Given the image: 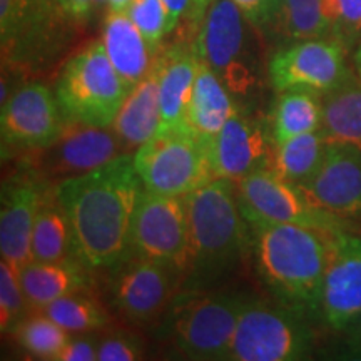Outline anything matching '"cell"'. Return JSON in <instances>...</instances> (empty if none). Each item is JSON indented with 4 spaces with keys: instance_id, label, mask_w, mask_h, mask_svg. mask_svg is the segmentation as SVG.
Listing matches in <instances>:
<instances>
[{
    "instance_id": "ffe728a7",
    "label": "cell",
    "mask_w": 361,
    "mask_h": 361,
    "mask_svg": "<svg viewBox=\"0 0 361 361\" xmlns=\"http://www.w3.org/2000/svg\"><path fill=\"white\" fill-rule=\"evenodd\" d=\"M101 40L107 57L129 90L152 71L161 52V49L147 42L126 12H107Z\"/></svg>"
},
{
    "instance_id": "603a6c76",
    "label": "cell",
    "mask_w": 361,
    "mask_h": 361,
    "mask_svg": "<svg viewBox=\"0 0 361 361\" xmlns=\"http://www.w3.org/2000/svg\"><path fill=\"white\" fill-rule=\"evenodd\" d=\"M197 74L188 107V124L194 134L209 141L239 111V104L206 62L197 59Z\"/></svg>"
},
{
    "instance_id": "8d00e7d4",
    "label": "cell",
    "mask_w": 361,
    "mask_h": 361,
    "mask_svg": "<svg viewBox=\"0 0 361 361\" xmlns=\"http://www.w3.org/2000/svg\"><path fill=\"white\" fill-rule=\"evenodd\" d=\"M164 4L169 12L171 32H174L179 25H186L188 32L197 34L206 17L200 6V0H164Z\"/></svg>"
},
{
    "instance_id": "3957f363",
    "label": "cell",
    "mask_w": 361,
    "mask_h": 361,
    "mask_svg": "<svg viewBox=\"0 0 361 361\" xmlns=\"http://www.w3.org/2000/svg\"><path fill=\"white\" fill-rule=\"evenodd\" d=\"M189 268L184 288H204L231 273L252 251V231L231 179L216 178L186 196Z\"/></svg>"
},
{
    "instance_id": "f1b7e54d",
    "label": "cell",
    "mask_w": 361,
    "mask_h": 361,
    "mask_svg": "<svg viewBox=\"0 0 361 361\" xmlns=\"http://www.w3.org/2000/svg\"><path fill=\"white\" fill-rule=\"evenodd\" d=\"M40 311L69 333L94 331L109 323L106 310L85 291L59 298Z\"/></svg>"
},
{
    "instance_id": "ba28073f",
    "label": "cell",
    "mask_w": 361,
    "mask_h": 361,
    "mask_svg": "<svg viewBox=\"0 0 361 361\" xmlns=\"http://www.w3.org/2000/svg\"><path fill=\"white\" fill-rule=\"evenodd\" d=\"M308 316L283 306L251 300L239 318L231 361H298L313 350V331Z\"/></svg>"
},
{
    "instance_id": "44dd1931",
    "label": "cell",
    "mask_w": 361,
    "mask_h": 361,
    "mask_svg": "<svg viewBox=\"0 0 361 361\" xmlns=\"http://www.w3.org/2000/svg\"><path fill=\"white\" fill-rule=\"evenodd\" d=\"M159 126V67L156 61L152 71L130 90L111 128L116 130L126 149L130 152L133 149L137 151L142 144L154 137Z\"/></svg>"
},
{
    "instance_id": "52a82bcc",
    "label": "cell",
    "mask_w": 361,
    "mask_h": 361,
    "mask_svg": "<svg viewBox=\"0 0 361 361\" xmlns=\"http://www.w3.org/2000/svg\"><path fill=\"white\" fill-rule=\"evenodd\" d=\"M134 162L144 189L162 196L186 197L216 179L209 141L192 130L157 133L135 151Z\"/></svg>"
},
{
    "instance_id": "e0dca14e",
    "label": "cell",
    "mask_w": 361,
    "mask_h": 361,
    "mask_svg": "<svg viewBox=\"0 0 361 361\" xmlns=\"http://www.w3.org/2000/svg\"><path fill=\"white\" fill-rule=\"evenodd\" d=\"M300 188L328 213L341 219H360L361 149L351 144L329 142L319 168Z\"/></svg>"
},
{
    "instance_id": "ac0fdd59",
    "label": "cell",
    "mask_w": 361,
    "mask_h": 361,
    "mask_svg": "<svg viewBox=\"0 0 361 361\" xmlns=\"http://www.w3.org/2000/svg\"><path fill=\"white\" fill-rule=\"evenodd\" d=\"M47 180L35 176H19L2 188L0 206V252L19 271L32 261V233L42 202L47 196Z\"/></svg>"
},
{
    "instance_id": "ab89813d",
    "label": "cell",
    "mask_w": 361,
    "mask_h": 361,
    "mask_svg": "<svg viewBox=\"0 0 361 361\" xmlns=\"http://www.w3.org/2000/svg\"><path fill=\"white\" fill-rule=\"evenodd\" d=\"M92 8H96L94 7V0H64V13L72 17V19H87Z\"/></svg>"
},
{
    "instance_id": "836d02e7",
    "label": "cell",
    "mask_w": 361,
    "mask_h": 361,
    "mask_svg": "<svg viewBox=\"0 0 361 361\" xmlns=\"http://www.w3.org/2000/svg\"><path fill=\"white\" fill-rule=\"evenodd\" d=\"M331 35L346 49L361 40V0H324Z\"/></svg>"
},
{
    "instance_id": "e575fe53",
    "label": "cell",
    "mask_w": 361,
    "mask_h": 361,
    "mask_svg": "<svg viewBox=\"0 0 361 361\" xmlns=\"http://www.w3.org/2000/svg\"><path fill=\"white\" fill-rule=\"evenodd\" d=\"M142 356V343L128 333H112L97 346V361H135Z\"/></svg>"
},
{
    "instance_id": "83f0119b",
    "label": "cell",
    "mask_w": 361,
    "mask_h": 361,
    "mask_svg": "<svg viewBox=\"0 0 361 361\" xmlns=\"http://www.w3.org/2000/svg\"><path fill=\"white\" fill-rule=\"evenodd\" d=\"M274 30L290 42L329 37L324 0H279Z\"/></svg>"
},
{
    "instance_id": "5b68a950",
    "label": "cell",
    "mask_w": 361,
    "mask_h": 361,
    "mask_svg": "<svg viewBox=\"0 0 361 361\" xmlns=\"http://www.w3.org/2000/svg\"><path fill=\"white\" fill-rule=\"evenodd\" d=\"M252 27L233 0H214L194 37L197 59L216 72L236 102L261 89V61Z\"/></svg>"
},
{
    "instance_id": "30bf717a",
    "label": "cell",
    "mask_w": 361,
    "mask_h": 361,
    "mask_svg": "<svg viewBox=\"0 0 361 361\" xmlns=\"http://www.w3.org/2000/svg\"><path fill=\"white\" fill-rule=\"evenodd\" d=\"M111 279V303L129 322L144 324L164 316L184 288L186 271L156 259L128 255L116 264Z\"/></svg>"
},
{
    "instance_id": "7402d4cb",
    "label": "cell",
    "mask_w": 361,
    "mask_h": 361,
    "mask_svg": "<svg viewBox=\"0 0 361 361\" xmlns=\"http://www.w3.org/2000/svg\"><path fill=\"white\" fill-rule=\"evenodd\" d=\"M87 269L75 258L56 263L32 259L19 269V279L29 305L34 310H42L59 298L87 291L90 284Z\"/></svg>"
},
{
    "instance_id": "8992f818",
    "label": "cell",
    "mask_w": 361,
    "mask_h": 361,
    "mask_svg": "<svg viewBox=\"0 0 361 361\" xmlns=\"http://www.w3.org/2000/svg\"><path fill=\"white\" fill-rule=\"evenodd\" d=\"M130 90L107 57L102 40L75 54L56 84V99L66 124L109 128Z\"/></svg>"
},
{
    "instance_id": "9a60e30c",
    "label": "cell",
    "mask_w": 361,
    "mask_h": 361,
    "mask_svg": "<svg viewBox=\"0 0 361 361\" xmlns=\"http://www.w3.org/2000/svg\"><path fill=\"white\" fill-rule=\"evenodd\" d=\"M361 314V236L335 233L319 303V318L329 329L345 333Z\"/></svg>"
},
{
    "instance_id": "60d3db41",
    "label": "cell",
    "mask_w": 361,
    "mask_h": 361,
    "mask_svg": "<svg viewBox=\"0 0 361 361\" xmlns=\"http://www.w3.org/2000/svg\"><path fill=\"white\" fill-rule=\"evenodd\" d=\"M130 0H107V11L124 12L128 8Z\"/></svg>"
},
{
    "instance_id": "7c38bea8",
    "label": "cell",
    "mask_w": 361,
    "mask_h": 361,
    "mask_svg": "<svg viewBox=\"0 0 361 361\" xmlns=\"http://www.w3.org/2000/svg\"><path fill=\"white\" fill-rule=\"evenodd\" d=\"M129 255L189 268L186 197L162 196L144 189L135 207Z\"/></svg>"
},
{
    "instance_id": "277c9868",
    "label": "cell",
    "mask_w": 361,
    "mask_h": 361,
    "mask_svg": "<svg viewBox=\"0 0 361 361\" xmlns=\"http://www.w3.org/2000/svg\"><path fill=\"white\" fill-rule=\"evenodd\" d=\"M251 301L243 293L179 291L164 313L161 333L191 360H226L239 318Z\"/></svg>"
},
{
    "instance_id": "cb8c5ba5",
    "label": "cell",
    "mask_w": 361,
    "mask_h": 361,
    "mask_svg": "<svg viewBox=\"0 0 361 361\" xmlns=\"http://www.w3.org/2000/svg\"><path fill=\"white\" fill-rule=\"evenodd\" d=\"M322 130L329 142L361 149V74L351 71L340 87L323 96Z\"/></svg>"
},
{
    "instance_id": "74e56055",
    "label": "cell",
    "mask_w": 361,
    "mask_h": 361,
    "mask_svg": "<svg viewBox=\"0 0 361 361\" xmlns=\"http://www.w3.org/2000/svg\"><path fill=\"white\" fill-rule=\"evenodd\" d=\"M99 341L92 336H75L67 341V345L57 355L56 361H96Z\"/></svg>"
},
{
    "instance_id": "b9f144b4",
    "label": "cell",
    "mask_w": 361,
    "mask_h": 361,
    "mask_svg": "<svg viewBox=\"0 0 361 361\" xmlns=\"http://www.w3.org/2000/svg\"><path fill=\"white\" fill-rule=\"evenodd\" d=\"M51 2L56 6L57 8H61L62 12H64V0H51Z\"/></svg>"
},
{
    "instance_id": "d6a6232c",
    "label": "cell",
    "mask_w": 361,
    "mask_h": 361,
    "mask_svg": "<svg viewBox=\"0 0 361 361\" xmlns=\"http://www.w3.org/2000/svg\"><path fill=\"white\" fill-rule=\"evenodd\" d=\"M134 25L152 47L161 49V42L169 30V12L164 0H130L124 11Z\"/></svg>"
},
{
    "instance_id": "4316f807",
    "label": "cell",
    "mask_w": 361,
    "mask_h": 361,
    "mask_svg": "<svg viewBox=\"0 0 361 361\" xmlns=\"http://www.w3.org/2000/svg\"><path fill=\"white\" fill-rule=\"evenodd\" d=\"M328 147L329 141L322 129L301 134L276 146L271 169L279 178L300 186L316 173Z\"/></svg>"
},
{
    "instance_id": "7a4b0ae2",
    "label": "cell",
    "mask_w": 361,
    "mask_h": 361,
    "mask_svg": "<svg viewBox=\"0 0 361 361\" xmlns=\"http://www.w3.org/2000/svg\"><path fill=\"white\" fill-rule=\"evenodd\" d=\"M251 231L256 273L276 303L319 318L333 234L296 224H258Z\"/></svg>"
},
{
    "instance_id": "f35d334b",
    "label": "cell",
    "mask_w": 361,
    "mask_h": 361,
    "mask_svg": "<svg viewBox=\"0 0 361 361\" xmlns=\"http://www.w3.org/2000/svg\"><path fill=\"white\" fill-rule=\"evenodd\" d=\"M345 355L348 358L361 360V314L345 331Z\"/></svg>"
},
{
    "instance_id": "f546056e",
    "label": "cell",
    "mask_w": 361,
    "mask_h": 361,
    "mask_svg": "<svg viewBox=\"0 0 361 361\" xmlns=\"http://www.w3.org/2000/svg\"><path fill=\"white\" fill-rule=\"evenodd\" d=\"M12 335L17 338V343L39 360L56 361L57 355L71 340V333L45 316L40 314L25 316L22 322L13 328Z\"/></svg>"
},
{
    "instance_id": "8fae6325",
    "label": "cell",
    "mask_w": 361,
    "mask_h": 361,
    "mask_svg": "<svg viewBox=\"0 0 361 361\" xmlns=\"http://www.w3.org/2000/svg\"><path fill=\"white\" fill-rule=\"evenodd\" d=\"M348 49L336 39H310L291 42L271 56L268 79L276 92L311 90L326 96L350 78Z\"/></svg>"
},
{
    "instance_id": "2e32d148",
    "label": "cell",
    "mask_w": 361,
    "mask_h": 361,
    "mask_svg": "<svg viewBox=\"0 0 361 361\" xmlns=\"http://www.w3.org/2000/svg\"><path fill=\"white\" fill-rule=\"evenodd\" d=\"M40 151L39 171L57 180L89 173L129 152L111 126L84 124H66L57 141Z\"/></svg>"
},
{
    "instance_id": "1f68e13d",
    "label": "cell",
    "mask_w": 361,
    "mask_h": 361,
    "mask_svg": "<svg viewBox=\"0 0 361 361\" xmlns=\"http://www.w3.org/2000/svg\"><path fill=\"white\" fill-rule=\"evenodd\" d=\"M32 310L20 286L19 271L7 259L0 261V326L2 333H12L13 328Z\"/></svg>"
},
{
    "instance_id": "d590c367",
    "label": "cell",
    "mask_w": 361,
    "mask_h": 361,
    "mask_svg": "<svg viewBox=\"0 0 361 361\" xmlns=\"http://www.w3.org/2000/svg\"><path fill=\"white\" fill-rule=\"evenodd\" d=\"M259 34L274 30L279 0H233Z\"/></svg>"
},
{
    "instance_id": "4dcf8cb0",
    "label": "cell",
    "mask_w": 361,
    "mask_h": 361,
    "mask_svg": "<svg viewBox=\"0 0 361 361\" xmlns=\"http://www.w3.org/2000/svg\"><path fill=\"white\" fill-rule=\"evenodd\" d=\"M62 12L51 0H0V37L4 51L51 12Z\"/></svg>"
},
{
    "instance_id": "484cf974",
    "label": "cell",
    "mask_w": 361,
    "mask_h": 361,
    "mask_svg": "<svg viewBox=\"0 0 361 361\" xmlns=\"http://www.w3.org/2000/svg\"><path fill=\"white\" fill-rule=\"evenodd\" d=\"M323 126V96L311 90H284L271 114L274 144L290 141L301 134L319 130Z\"/></svg>"
},
{
    "instance_id": "4fadbf2b",
    "label": "cell",
    "mask_w": 361,
    "mask_h": 361,
    "mask_svg": "<svg viewBox=\"0 0 361 361\" xmlns=\"http://www.w3.org/2000/svg\"><path fill=\"white\" fill-rule=\"evenodd\" d=\"M66 128L64 116L47 85L29 82L13 89L0 111L2 146L40 149L51 146Z\"/></svg>"
},
{
    "instance_id": "9c48e42d",
    "label": "cell",
    "mask_w": 361,
    "mask_h": 361,
    "mask_svg": "<svg viewBox=\"0 0 361 361\" xmlns=\"http://www.w3.org/2000/svg\"><path fill=\"white\" fill-rule=\"evenodd\" d=\"M241 213L250 226L296 224L329 234L345 231V219L316 206L298 184L273 169H258L236 183Z\"/></svg>"
},
{
    "instance_id": "7bdbcfd3",
    "label": "cell",
    "mask_w": 361,
    "mask_h": 361,
    "mask_svg": "<svg viewBox=\"0 0 361 361\" xmlns=\"http://www.w3.org/2000/svg\"><path fill=\"white\" fill-rule=\"evenodd\" d=\"M107 7V0H94V7L99 8V7Z\"/></svg>"
},
{
    "instance_id": "d6986e66",
    "label": "cell",
    "mask_w": 361,
    "mask_h": 361,
    "mask_svg": "<svg viewBox=\"0 0 361 361\" xmlns=\"http://www.w3.org/2000/svg\"><path fill=\"white\" fill-rule=\"evenodd\" d=\"M196 52L192 45H171L159 52V101L161 126L157 133L191 130L188 124V107L197 74Z\"/></svg>"
},
{
    "instance_id": "5bb4252c",
    "label": "cell",
    "mask_w": 361,
    "mask_h": 361,
    "mask_svg": "<svg viewBox=\"0 0 361 361\" xmlns=\"http://www.w3.org/2000/svg\"><path fill=\"white\" fill-rule=\"evenodd\" d=\"M273 133L264 121L238 111L209 139V157L216 178L238 183L258 169H271L274 157Z\"/></svg>"
},
{
    "instance_id": "d4e9b609",
    "label": "cell",
    "mask_w": 361,
    "mask_h": 361,
    "mask_svg": "<svg viewBox=\"0 0 361 361\" xmlns=\"http://www.w3.org/2000/svg\"><path fill=\"white\" fill-rule=\"evenodd\" d=\"M30 247H32V259L42 263H56V261L74 258L71 223L54 186L49 189L35 218Z\"/></svg>"
},
{
    "instance_id": "6da1fadb",
    "label": "cell",
    "mask_w": 361,
    "mask_h": 361,
    "mask_svg": "<svg viewBox=\"0 0 361 361\" xmlns=\"http://www.w3.org/2000/svg\"><path fill=\"white\" fill-rule=\"evenodd\" d=\"M54 188L69 218L74 258L89 269L119 264L129 255L135 207L144 192L134 154L126 152Z\"/></svg>"
}]
</instances>
